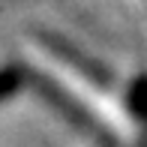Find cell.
Wrapping results in <instances>:
<instances>
[{
	"instance_id": "obj_1",
	"label": "cell",
	"mask_w": 147,
	"mask_h": 147,
	"mask_svg": "<svg viewBox=\"0 0 147 147\" xmlns=\"http://www.w3.org/2000/svg\"><path fill=\"white\" fill-rule=\"evenodd\" d=\"M27 81H30V87L39 93V99H45L66 123H72L78 132H84V135L96 138L99 144L114 147V132H111L99 117H93V111L81 102V99H75L72 93H66L51 75H42V72H36V69L27 66Z\"/></svg>"
},
{
	"instance_id": "obj_2",
	"label": "cell",
	"mask_w": 147,
	"mask_h": 147,
	"mask_svg": "<svg viewBox=\"0 0 147 147\" xmlns=\"http://www.w3.org/2000/svg\"><path fill=\"white\" fill-rule=\"evenodd\" d=\"M39 42H42V48L48 51L54 60H60L63 66H69V69H75L78 75L84 78V81L96 84V87H108L111 84V72L105 63H99L96 57H90L84 48H78L75 42H69V39L57 36V33H39Z\"/></svg>"
},
{
	"instance_id": "obj_3",
	"label": "cell",
	"mask_w": 147,
	"mask_h": 147,
	"mask_svg": "<svg viewBox=\"0 0 147 147\" xmlns=\"http://www.w3.org/2000/svg\"><path fill=\"white\" fill-rule=\"evenodd\" d=\"M126 105H129V114L141 129V135H147V72L132 78L129 90H126Z\"/></svg>"
},
{
	"instance_id": "obj_4",
	"label": "cell",
	"mask_w": 147,
	"mask_h": 147,
	"mask_svg": "<svg viewBox=\"0 0 147 147\" xmlns=\"http://www.w3.org/2000/svg\"><path fill=\"white\" fill-rule=\"evenodd\" d=\"M24 84H30V81H27V66L9 63V66H6V72H3V96L12 99Z\"/></svg>"
}]
</instances>
